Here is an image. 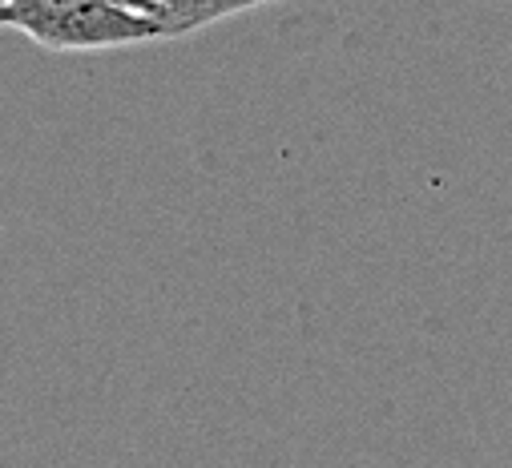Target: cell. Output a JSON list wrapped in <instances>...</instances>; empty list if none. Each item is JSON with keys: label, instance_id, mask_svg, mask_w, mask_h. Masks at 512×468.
Instances as JSON below:
<instances>
[{"label": "cell", "instance_id": "obj_1", "mask_svg": "<svg viewBox=\"0 0 512 468\" xmlns=\"http://www.w3.org/2000/svg\"><path fill=\"white\" fill-rule=\"evenodd\" d=\"M0 25L25 33L49 53H101L162 41L150 13L117 5V0H5Z\"/></svg>", "mask_w": 512, "mask_h": 468}, {"label": "cell", "instance_id": "obj_2", "mask_svg": "<svg viewBox=\"0 0 512 468\" xmlns=\"http://www.w3.org/2000/svg\"><path fill=\"white\" fill-rule=\"evenodd\" d=\"M267 5H279V0H158L150 9V17L158 21L162 29V41H178V37H190V33H202L226 17H238V13H250V9H267Z\"/></svg>", "mask_w": 512, "mask_h": 468}, {"label": "cell", "instance_id": "obj_3", "mask_svg": "<svg viewBox=\"0 0 512 468\" xmlns=\"http://www.w3.org/2000/svg\"><path fill=\"white\" fill-rule=\"evenodd\" d=\"M117 5H130V9H142V13L150 9V5H146V0H117Z\"/></svg>", "mask_w": 512, "mask_h": 468}, {"label": "cell", "instance_id": "obj_4", "mask_svg": "<svg viewBox=\"0 0 512 468\" xmlns=\"http://www.w3.org/2000/svg\"><path fill=\"white\" fill-rule=\"evenodd\" d=\"M146 5H150V9H154V5H158V0H146ZM150 9H146V13H150Z\"/></svg>", "mask_w": 512, "mask_h": 468}, {"label": "cell", "instance_id": "obj_5", "mask_svg": "<svg viewBox=\"0 0 512 468\" xmlns=\"http://www.w3.org/2000/svg\"><path fill=\"white\" fill-rule=\"evenodd\" d=\"M0 13H5V0H0Z\"/></svg>", "mask_w": 512, "mask_h": 468}]
</instances>
